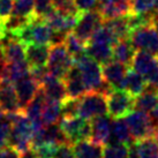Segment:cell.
<instances>
[{"mask_svg": "<svg viewBox=\"0 0 158 158\" xmlns=\"http://www.w3.org/2000/svg\"><path fill=\"white\" fill-rule=\"evenodd\" d=\"M74 65L79 68L88 91H98L106 96L113 89L104 80L101 64L87 52L74 58Z\"/></svg>", "mask_w": 158, "mask_h": 158, "instance_id": "obj_1", "label": "cell"}, {"mask_svg": "<svg viewBox=\"0 0 158 158\" xmlns=\"http://www.w3.org/2000/svg\"><path fill=\"white\" fill-rule=\"evenodd\" d=\"M32 136H34L32 123L30 121V119L23 113L14 123H12L9 145L22 154L31 148Z\"/></svg>", "mask_w": 158, "mask_h": 158, "instance_id": "obj_2", "label": "cell"}, {"mask_svg": "<svg viewBox=\"0 0 158 158\" xmlns=\"http://www.w3.org/2000/svg\"><path fill=\"white\" fill-rule=\"evenodd\" d=\"M59 126L72 145L91 137V121L81 115L60 118Z\"/></svg>", "mask_w": 158, "mask_h": 158, "instance_id": "obj_3", "label": "cell"}, {"mask_svg": "<svg viewBox=\"0 0 158 158\" xmlns=\"http://www.w3.org/2000/svg\"><path fill=\"white\" fill-rule=\"evenodd\" d=\"M106 103L107 114L113 119L123 118L135 109V97L123 89H112L106 95Z\"/></svg>", "mask_w": 158, "mask_h": 158, "instance_id": "obj_4", "label": "cell"}, {"mask_svg": "<svg viewBox=\"0 0 158 158\" xmlns=\"http://www.w3.org/2000/svg\"><path fill=\"white\" fill-rule=\"evenodd\" d=\"M73 65L74 58L67 51L65 44L52 45V48H50V56L46 65L50 74L64 80Z\"/></svg>", "mask_w": 158, "mask_h": 158, "instance_id": "obj_5", "label": "cell"}, {"mask_svg": "<svg viewBox=\"0 0 158 158\" xmlns=\"http://www.w3.org/2000/svg\"><path fill=\"white\" fill-rule=\"evenodd\" d=\"M129 40L135 50L145 51L158 57V30L152 24L134 29L129 35Z\"/></svg>", "mask_w": 158, "mask_h": 158, "instance_id": "obj_6", "label": "cell"}, {"mask_svg": "<svg viewBox=\"0 0 158 158\" xmlns=\"http://www.w3.org/2000/svg\"><path fill=\"white\" fill-rule=\"evenodd\" d=\"M125 121L127 123L134 141L143 140L145 137H150L154 135L155 125L147 112L134 109L132 112H129L126 115Z\"/></svg>", "mask_w": 158, "mask_h": 158, "instance_id": "obj_7", "label": "cell"}, {"mask_svg": "<svg viewBox=\"0 0 158 158\" xmlns=\"http://www.w3.org/2000/svg\"><path fill=\"white\" fill-rule=\"evenodd\" d=\"M107 114L106 96L98 91H88L80 98L79 115L82 118L91 119Z\"/></svg>", "mask_w": 158, "mask_h": 158, "instance_id": "obj_8", "label": "cell"}, {"mask_svg": "<svg viewBox=\"0 0 158 158\" xmlns=\"http://www.w3.org/2000/svg\"><path fill=\"white\" fill-rule=\"evenodd\" d=\"M103 18L97 9H91L87 12H81L76 26L72 32H74L79 38L88 43L94 32L102 26Z\"/></svg>", "mask_w": 158, "mask_h": 158, "instance_id": "obj_9", "label": "cell"}, {"mask_svg": "<svg viewBox=\"0 0 158 158\" xmlns=\"http://www.w3.org/2000/svg\"><path fill=\"white\" fill-rule=\"evenodd\" d=\"M96 9L101 13L103 21L126 16L132 13L131 0H97Z\"/></svg>", "mask_w": 158, "mask_h": 158, "instance_id": "obj_10", "label": "cell"}, {"mask_svg": "<svg viewBox=\"0 0 158 158\" xmlns=\"http://www.w3.org/2000/svg\"><path fill=\"white\" fill-rule=\"evenodd\" d=\"M14 87H15V91L18 95L21 110L24 111V109L29 105V103L35 98L40 85L29 73L28 75L18 80L16 82H14Z\"/></svg>", "mask_w": 158, "mask_h": 158, "instance_id": "obj_11", "label": "cell"}, {"mask_svg": "<svg viewBox=\"0 0 158 158\" xmlns=\"http://www.w3.org/2000/svg\"><path fill=\"white\" fill-rule=\"evenodd\" d=\"M0 109L5 113L23 112L13 82L7 79H0Z\"/></svg>", "mask_w": 158, "mask_h": 158, "instance_id": "obj_12", "label": "cell"}, {"mask_svg": "<svg viewBox=\"0 0 158 158\" xmlns=\"http://www.w3.org/2000/svg\"><path fill=\"white\" fill-rule=\"evenodd\" d=\"M91 121V137L90 140L106 145L111 141V132H112V121L109 114L99 115L90 120Z\"/></svg>", "mask_w": 158, "mask_h": 158, "instance_id": "obj_13", "label": "cell"}, {"mask_svg": "<svg viewBox=\"0 0 158 158\" xmlns=\"http://www.w3.org/2000/svg\"><path fill=\"white\" fill-rule=\"evenodd\" d=\"M128 68L129 66L123 65L115 60H111V61L102 65L104 80L113 89H123L125 76H126Z\"/></svg>", "mask_w": 158, "mask_h": 158, "instance_id": "obj_14", "label": "cell"}, {"mask_svg": "<svg viewBox=\"0 0 158 158\" xmlns=\"http://www.w3.org/2000/svg\"><path fill=\"white\" fill-rule=\"evenodd\" d=\"M1 42V51L7 62L26 61V45L9 34Z\"/></svg>", "mask_w": 158, "mask_h": 158, "instance_id": "obj_15", "label": "cell"}, {"mask_svg": "<svg viewBox=\"0 0 158 158\" xmlns=\"http://www.w3.org/2000/svg\"><path fill=\"white\" fill-rule=\"evenodd\" d=\"M79 15H74V14H65L59 12L57 9L53 8L50 13L44 18V20L48 22V24L53 30L61 31V32H70L73 31L74 27L77 23L79 20Z\"/></svg>", "mask_w": 158, "mask_h": 158, "instance_id": "obj_16", "label": "cell"}, {"mask_svg": "<svg viewBox=\"0 0 158 158\" xmlns=\"http://www.w3.org/2000/svg\"><path fill=\"white\" fill-rule=\"evenodd\" d=\"M65 87H66L67 97L70 98H81L85 92H88V89L85 87L83 79L81 76L79 68L73 65L67 75L64 77Z\"/></svg>", "mask_w": 158, "mask_h": 158, "instance_id": "obj_17", "label": "cell"}, {"mask_svg": "<svg viewBox=\"0 0 158 158\" xmlns=\"http://www.w3.org/2000/svg\"><path fill=\"white\" fill-rule=\"evenodd\" d=\"M40 88L50 99L62 102L65 98H67V91L64 80L59 79L50 73L40 83Z\"/></svg>", "mask_w": 158, "mask_h": 158, "instance_id": "obj_18", "label": "cell"}, {"mask_svg": "<svg viewBox=\"0 0 158 158\" xmlns=\"http://www.w3.org/2000/svg\"><path fill=\"white\" fill-rule=\"evenodd\" d=\"M50 48L48 45L43 44H31L26 45V60L30 68L45 67L48 65Z\"/></svg>", "mask_w": 158, "mask_h": 158, "instance_id": "obj_19", "label": "cell"}, {"mask_svg": "<svg viewBox=\"0 0 158 158\" xmlns=\"http://www.w3.org/2000/svg\"><path fill=\"white\" fill-rule=\"evenodd\" d=\"M131 66L133 69H135L137 73L143 75V77H145L156 68H158V58L157 56L145 51H137L134 54Z\"/></svg>", "mask_w": 158, "mask_h": 158, "instance_id": "obj_20", "label": "cell"}, {"mask_svg": "<svg viewBox=\"0 0 158 158\" xmlns=\"http://www.w3.org/2000/svg\"><path fill=\"white\" fill-rule=\"evenodd\" d=\"M112 59L115 61H119L131 66L132 60L135 54V48L133 46L132 42L129 38H123V40H118L113 44V48H112Z\"/></svg>", "mask_w": 158, "mask_h": 158, "instance_id": "obj_21", "label": "cell"}, {"mask_svg": "<svg viewBox=\"0 0 158 158\" xmlns=\"http://www.w3.org/2000/svg\"><path fill=\"white\" fill-rule=\"evenodd\" d=\"M75 158H103L104 145L94 141L83 140L73 144Z\"/></svg>", "mask_w": 158, "mask_h": 158, "instance_id": "obj_22", "label": "cell"}, {"mask_svg": "<svg viewBox=\"0 0 158 158\" xmlns=\"http://www.w3.org/2000/svg\"><path fill=\"white\" fill-rule=\"evenodd\" d=\"M145 85H147V82H145L143 75H141L135 69H133L132 67H129L127 69L126 76H125V81H123V90H126L136 98L143 92Z\"/></svg>", "mask_w": 158, "mask_h": 158, "instance_id": "obj_23", "label": "cell"}, {"mask_svg": "<svg viewBox=\"0 0 158 158\" xmlns=\"http://www.w3.org/2000/svg\"><path fill=\"white\" fill-rule=\"evenodd\" d=\"M112 48L113 45L106 44V43H97V42H88L85 52L91 58H94L97 62L104 65L106 62L113 60L112 59Z\"/></svg>", "mask_w": 158, "mask_h": 158, "instance_id": "obj_24", "label": "cell"}, {"mask_svg": "<svg viewBox=\"0 0 158 158\" xmlns=\"http://www.w3.org/2000/svg\"><path fill=\"white\" fill-rule=\"evenodd\" d=\"M128 15H129V14H128ZM128 15L110 19V20H104V21H103V24L112 32V35H113L117 40L129 38V35H131V27H129V22H128Z\"/></svg>", "mask_w": 158, "mask_h": 158, "instance_id": "obj_25", "label": "cell"}, {"mask_svg": "<svg viewBox=\"0 0 158 158\" xmlns=\"http://www.w3.org/2000/svg\"><path fill=\"white\" fill-rule=\"evenodd\" d=\"M158 104V90L145 85L143 92L135 98V109L150 113Z\"/></svg>", "mask_w": 158, "mask_h": 158, "instance_id": "obj_26", "label": "cell"}, {"mask_svg": "<svg viewBox=\"0 0 158 158\" xmlns=\"http://www.w3.org/2000/svg\"><path fill=\"white\" fill-rule=\"evenodd\" d=\"M111 142H118L125 144H132L135 141L133 140L129 128L125 120L121 118L114 119L112 121V132H111Z\"/></svg>", "mask_w": 158, "mask_h": 158, "instance_id": "obj_27", "label": "cell"}, {"mask_svg": "<svg viewBox=\"0 0 158 158\" xmlns=\"http://www.w3.org/2000/svg\"><path fill=\"white\" fill-rule=\"evenodd\" d=\"M61 118V102L48 98L42 112V123L44 126L59 123Z\"/></svg>", "mask_w": 158, "mask_h": 158, "instance_id": "obj_28", "label": "cell"}, {"mask_svg": "<svg viewBox=\"0 0 158 158\" xmlns=\"http://www.w3.org/2000/svg\"><path fill=\"white\" fill-rule=\"evenodd\" d=\"M135 142L140 158H158V142L152 136Z\"/></svg>", "mask_w": 158, "mask_h": 158, "instance_id": "obj_29", "label": "cell"}, {"mask_svg": "<svg viewBox=\"0 0 158 158\" xmlns=\"http://www.w3.org/2000/svg\"><path fill=\"white\" fill-rule=\"evenodd\" d=\"M65 46H66L67 51L69 52V54L73 58H76L85 53V48H87V43L79 38L75 35L74 32H68L65 40Z\"/></svg>", "mask_w": 158, "mask_h": 158, "instance_id": "obj_30", "label": "cell"}, {"mask_svg": "<svg viewBox=\"0 0 158 158\" xmlns=\"http://www.w3.org/2000/svg\"><path fill=\"white\" fill-rule=\"evenodd\" d=\"M129 145L125 143L111 142L104 145L103 158H128Z\"/></svg>", "mask_w": 158, "mask_h": 158, "instance_id": "obj_31", "label": "cell"}, {"mask_svg": "<svg viewBox=\"0 0 158 158\" xmlns=\"http://www.w3.org/2000/svg\"><path fill=\"white\" fill-rule=\"evenodd\" d=\"M14 15L32 18L35 15V0H16L14 2Z\"/></svg>", "mask_w": 158, "mask_h": 158, "instance_id": "obj_32", "label": "cell"}, {"mask_svg": "<svg viewBox=\"0 0 158 158\" xmlns=\"http://www.w3.org/2000/svg\"><path fill=\"white\" fill-rule=\"evenodd\" d=\"M79 105L80 98H65L61 102V118L79 115Z\"/></svg>", "mask_w": 158, "mask_h": 158, "instance_id": "obj_33", "label": "cell"}, {"mask_svg": "<svg viewBox=\"0 0 158 158\" xmlns=\"http://www.w3.org/2000/svg\"><path fill=\"white\" fill-rule=\"evenodd\" d=\"M58 144L54 143H42L38 145L31 147L37 158H54V154Z\"/></svg>", "mask_w": 158, "mask_h": 158, "instance_id": "obj_34", "label": "cell"}, {"mask_svg": "<svg viewBox=\"0 0 158 158\" xmlns=\"http://www.w3.org/2000/svg\"><path fill=\"white\" fill-rule=\"evenodd\" d=\"M52 5L54 9H57L61 13L74 14V15L81 13L76 7L75 0H52Z\"/></svg>", "mask_w": 158, "mask_h": 158, "instance_id": "obj_35", "label": "cell"}, {"mask_svg": "<svg viewBox=\"0 0 158 158\" xmlns=\"http://www.w3.org/2000/svg\"><path fill=\"white\" fill-rule=\"evenodd\" d=\"M12 131V123L7 118L0 120V149L9 144V136Z\"/></svg>", "mask_w": 158, "mask_h": 158, "instance_id": "obj_36", "label": "cell"}, {"mask_svg": "<svg viewBox=\"0 0 158 158\" xmlns=\"http://www.w3.org/2000/svg\"><path fill=\"white\" fill-rule=\"evenodd\" d=\"M155 0H132V13L144 14L154 10Z\"/></svg>", "mask_w": 158, "mask_h": 158, "instance_id": "obj_37", "label": "cell"}, {"mask_svg": "<svg viewBox=\"0 0 158 158\" xmlns=\"http://www.w3.org/2000/svg\"><path fill=\"white\" fill-rule=\"evenodd\" d=\"M52 0H35V16L44 19L52 9Z\"/></svg>", "mask_w": 158, "mask_h": 158, "instance_id": "obj_38", "label": "cell"}, {"mask_svg": "<svg viewBox=\"0 0 158 158\" xmlns=\"http://www.w3.org/2000/svg\"><path fill=\"white\" fill-rule=\"evenodd\" d=\"M13 0H0V21L5 22L13 14Z\"/></svg>", "mask_w": 158, "mask_h": 158, "instance_id": "obj_39", "label": "cell"}, {"mask_svg": "<svg viewBox=\"0 0 158 158\" xmlns=\"http://www.w3.org/2000/svg\"><path fill=\"white\" fill-rule=\"evenodd\" d=\"M54 158H75L74 151H73V145L69 143H62L58 144Z\"/></svg>", "mask_w": 158, "mask_h": 158, "instance_id": "obj_40", "label": "cell"}, {"mask_svg": "<svg viewBox=\"0 0 158 158\" xmlns=\"http://www.w3.org/2000/svg\"><path fill=\"white\" fill-rule=\"evenodd\" d=\"M75 4L80 12H87L96 8L97 0H75Z\"/></svg>", "mask_w": 158, "mask_h": 158, "instance_id": "obj_41", "label": "cell"}, {"mask_svg": "<svg viewBox=\"0 0 158 158\" xmlns=\"http://www.w3.org/2000/svg\"><path fill=\"white\" fill-rule=\"evenodd\" d=\"M21 155L16 149H14L13 147H5L2 149H0V158H20Z\"/></svg>", "mask_w": 158, "mask_h": 158, "instance_id": "obj_42", "label": "cell"}, {"mask_svg": "<svg viewBox=\"0 0 158 158\" xmlns=\"http://www.w3.org/2000/svg\"><path fill=\"white\" fill-rule=\"evenodd\" d=\"M149 115H150V118H151V120H152V123H154L155 127L158 126V104L152 109V111L150 112Z\"/></svg>", "mask_w": 158, "mask_h": 158, "instance_id": "obj_43", "label": "cell"}, {"mask_svg": "<svg viewBox=\"0 0 158 158\" xmlns=\"http://www.w3.org/2000/svg\"><path fill=\"white\" fill-rule=\"evenodd\" d=\"M20 158H37L36 157V155L35 152L32 151V149H29V150H27V151H24V152H22L21 154V157Z\"/></svg>", "mask_w": 158, "mask_h": 158, "instance_id": "obj_44", "label": "cell"}, {"mask_svg": "<svg viewBox=\"0 0 158 158\" xmlns=\"http://www.w3.org/2000/svg\"><path fill=\"white\" fill-rule=\"evenodd\" d=\"M6 36V29H5V23L0 21V40H2Z\"/></svg>", "mask_w": 158, "mask_h": 158, "instance_id": "obj_45", "label": "cell"}, {"mask_svg": "<svg viewBox=\"0 0 158 158\" xmlns=\"http://www.w3.org/2000/svg\"><path fill=\"white\" fill-rule=\"evenodd\" d=\"M5 118H6V113L0 109V120H2V119H5Z\"/></svg>", "mask_w": 158, "mask_h": 158, "instance_id": "obj_46", "label": "cell"}, {"mask_svg": "<svg viewBox=\"0 0 158 158\" xmlns=\"http://www.w3.org/2000/svg\"><path fill=\"white\" fill-rule=\"evenodd\" d=\"M154 10H157V12H158V0H155V4H154Z\"/></svg>", "mask_w": 158, "mask_h": 158, "instance_id": "obj_47", "label": "cell"}, {"mask_svg": "<svg viewBox=\"0 0 158 158\" xmlns=\"http://www.w3.org/2000/svg\"><path fill=\"white\" fill-rule=\"evenodd\" d=\"M2 58V51H1V42H0V59Z\"/></svg>", "mask_w": 158, "mask_h": 158, "instance_id": "obj_48", "label": "cell"}]
</instances>
